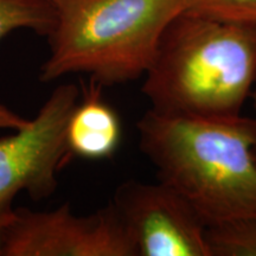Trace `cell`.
<instances>
[{"mask_svg":"<svg viewBox=\"0 0 256 256\" xmlns=\"http://www.w3.org/2000/svg\"><path fill=\"white\" fill-rule=\"evenodd\" d=\"M156 179L183 196L206 228L256 215V122L162 114L136 124Z\"/></svg>","mask_w":256,"mask_h":256,"instance_id":"cell-1","label":"cell"},{"mask_svg":"<svg viewBox=\"0 0 256 256\" xmlns=\"http://www.w3.org/2000/svg\"><path fill=\"white\" fill-rule=\"evenodd\" d=\"M256 81V25L182 12L160 38L142 92L151 110L232 119Z\"/></svg>","mask_w":256,"mask_h":256,"instance_id":"cell-2","label":"cell"},{"mask_svg":"<svg viewBox=\"0 0 256 256\" xmlns=\"http://www.w3.org/2000/svg\"><path fill=\"white\" fill-rule=\"evenodd\" d=\"M54 2L58 17L40 80L49 83L83 72L102 87L145 75L165 28L188 4V0Z\"/></svg>","mask_w":256,"mask_h":256,"instance_id":"cell-3","label":"cell"},{"mask_svg":"<svg viewBox=\"0 0 256 256\" xmlns=\"http://www.w3.org/2000/svg\"><path fill=\"white\" fill-rule=\"evenodd\" d=\"M80 98L78 86L60 84L28 124L0 138V230L14 217L12 203L19 192L34 200L56 192L60 171L72 159L66 126Z\"/></svg>","mask_w":256,"mask_h":256,"instance_id":"cell-4","label":"cell"},{"mask_svg":"<svg viewBox=\"0 0 256 256\" xmlns=\"http://www.w3.org/2000/svg\"><path fill=\"white\" fill-rule=\"evenodd\" d=\"M2 256H136V249L112 202L88 216L63 203L50 211L14 209Z\"/></svg>","mask_w":256,"mask_h":256,"instance_id":"cell-5","label":"cell"},{"mask_svg":"<svg viewBox=\"0 0 256 256\" xmlns=\"http://www.w3.org/2000/svg\"><path fill=\"white\" fill-rule=\"evenodd\" d=\"M136 256H209L206 226L188 200L164 182L127 180L114 192Z\"/></svg>","mask_w":256,"mask_h":256,"instance_id":"cell-6","label":"cell"},{"mask_svg":"<svg viewBox=\"0 0 256 256\" xmlns=\"http://www.w3.org/2000/svg\"><path fill=\"white\" fill-rule=\"evenodd\" d=\"M102 86L90 78L82 86V100L66 126V144L72 158L110 159L120 146L122 128L116 110L102 98Z\"/></svg>","mask_w":256,"mask_h":256,"instance_id":"cell-7","label":"cell"},{"mask_svg":"<svg viewBox=\"0 0 256 256\" xmlns=\"http://www.w3.org/2000/svg\"><path fill=\"white\" fill-rule=\"evenodd\" d=\"M57 17L54 0H0V40L19 28L49 37Z\"/></svg>","mask_w":256,"mask_h":256,"instance_id":"cell-8","label":"cell"},{"mask_svg":"<svg viewBox=\"0 0 256 256\" xmlns=\"http://www.w3.org/2000/svg\"><path fill=\"white\" fill-rule=\"evenodd\" d=\"M209 256H256V215L206 228Z\"/></svg>","mask_w":256,"mask_h":256,"instance_id":"cell-9","label":"cell"},{"mask_svg":"<svg viewBox=\"0 0 256 256\" xmlns=\"http://www.w3.org/2000/svg\"><path fill=\"white\" fill-rule=\"evenodd\" d=\"M185 11L220 20L256 25V0H188Z\"/></svg>","mask_w":256,"mask_h":256,"instance_id":"cell-10","label":"cell"},{"mask_svg":"<svg viewBox=\"0 0 256 256\" xmlns=\"http://www.w3.org/2000/svg\"><path fill=\"white\" fill-rule=\"evenodd\" d=\"M2 232H4V229L0 230V256H2Z\"/></svg>","mask_w":256,"mask_h":256,"instance_id":"cell-11","label":"cell"},{"mask_svg":"<svg viewBox=\"0 0 256 256\" xmlns=\"http://www.w3.org/2000/svg\"><path fill=\"white\" fill-rule=\"evenodd\" d=\"M252 100H254V110H255V118H252V119H254L256 122V92L252 94Z\"/></svg>","mask_w":256,"mask_h":256,"instance_id":"cell-12","label":"cell"},{"mask_svg":"<svg viewBox=\"0 0 256 256\" xmlns=\"http://www.w3.org/2000/svg\"><path fill=\"white\" fill-rule=\"evenodd\" d=\"M255 153H256V150H255Z\"/></svg>","mask_w":256,"mask_h":256,"instance_id":"cell-13","label":"cell"}]
</instances>
